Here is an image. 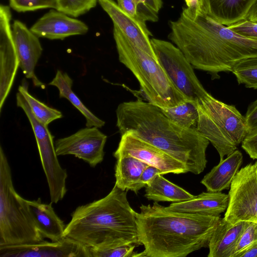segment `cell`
I'll return each mask as SVG.
<instances>
[{
	"label": "cell",
	"mask_w": 257,
	"mask_h": 257,
	"mask_svg": "<svg viewBox=\"0 0 257 257\" xmlns=\"http://www.w3.org/2000/svg\"><path fill=\"white\" fill-rule=\"evenodd\" d=\"M168 38L183 53L194 69L212 77L231 72L240 63L257 58V41L242 37L204 12L194 18L181 13L170 22Z\"/></svg>",
	"instance_id": "6da1fadb"
},
{
	"label": "cell",
	"mask_w": 257,
	"mask_h": 257,
	"mask_svg": "<svg viewBox=\"0 0 257 257\" xmlns=\"http://www.w3.org/2000/svg\"><path fill=\"white\" fill-rule=\"evenodd\" d=\"M121 135L130 132L183 164L188 172L200 174L207 165L209 141L196 127L186 128L169 118L161 108L141 100L123 102L116 110Z\"/></svg>",
	"instance_id": "7a4b0ae2"
},
{
	"label": "cell",
	"mask_w": 257,
	"mask_h": 257,
	"mask_svg": "<svg viewBox=\"0 0 257 257\" xmlns=\"http://www.w3.org/2000/svg\"><path fill=\"white\" fill-rule=\"evenodd\" d=\"M136 212L142 256L185 257L208 247L220 216L174 211L157 202Z\"/></svg>",
	"instance_id": "3957f363"
},
{
	"label": "cell",
	"mask_w": 257,
	"mask_h": 257,
	"mask_svg": "<svg viewBox=\"0 0 257 257\" xmlns=\"http://www.w3.org/2000/svg\"><path fill=\"white\" fill-rule=\"evenodd\" d=\"M136 214L128 201L127 191L114 185L104 197L75 209L63 237L89 248L140 245Z\"/></svg>",
	"instance_id": "277c9868"
},
{
	"label": "cell",
	"mask_w": 257,
	"mask_h": 257,
	"mask_svg": "<svg viewBox=\"0 0 257 257\" xmlns=\"http://www.w3.org/2000/svg\"><path fill=\"white\" fill-rule=\"evenodd\" d=\"M113 35L119 61L138 80L148 102L161 108H168L188 100L173 85L158 61L134 44L115 26Z\"/></svg>",
	"instance_id": "5b68a950"
},
{
	"label": "cell",
	"mask_w": 257,
	"mask_h": 257,
	"mask_svg": "<svg viewBox=\"0 0 257 257\" xmlns=\"http://www.w3.org/2000/svg\"><path fill=\"white\" fill-rule=\"evenodd\" d=\"M44 237L38 230L26 199L15 190L10 166L0 147V246L33 244Z\"/></svg>",
	"instance_id": "8992f818"
},
{
	"label": "cell",
	"mask_w": 257,
	"mask_h": 257,
	"mask_svg": "<svg viewBox=\"0 0 257 257\" xmlns=\"http://www.w3.org/2000/svg\"><path fill=\"white\" fill-rule=\"evenodd\" d=\"M198 118L196 128L214 147L220 161L231 154L248 133L245 117L236 108L209 93L197 102Z\"/></svg>",
	"instance_id": "52a82bcc"
},
{
	"label": "cell",
	"mask_w": 257,
	"mask_h": 257,
	"mask_svg": "<svg viewBox=\"0 0 257 257\" xmlns=\"http://www.w3.org/2000/svg\"><path fill=\"white\" fill-rule=\"evenodd\" d=\"M17 105L25 112L29 120L36 138L40 160L49 189L51 202L57 203L64 197L67 188V171L62 168L57 158L54 137L48 126L40 122L34 115L23 95L18 92L16 95Z\"/></svg>",
	"instance_id": "ba28073f"
},
{
	"label": "cell",
	"mask_w": 257,
	"mask_h": 257,
	"mask_svg": "<svg viewBox=\"0 0 257 257\" xmlns=\"http://www.w3.org/2000/svg\"><path fill=\"white\" fill-rule=\"evenodd\" d=\"M151 42L158 62L169 79L188 100L197 102L209 94L196 76L194 68L177 46L156 38L151 39Z\"/></svg>",
	"instance_id": "9c48e42d"
},
{
	"label": "cell",
	"mask_w": 257,
	"mask_h": 257,
	"mask_svg": "<svg viewBox=\"0 0 257 257\" xmlns=\"http://www.w3.org/2000/svg\"><path fill=\"white\" fill-rule=\"evenodd\" d=\"M228 194L229 203L224 217L226 221L232 224L257 222V161L238 171Z\"/></svg>",
	"instance_id": "30bf717a"
},
{
	"label": "cell",
	"mask_w": 257,
	"mask_h": 257,
	"mask_svg": "<svg viewBox=\"0 0 257 257\" xmlns=\"http://www.w3.org/2000/svg\"><path fill=\"white\" fill-rule=\"evenodd\" d=\"M107 136L96 127H86L55 143L57 156L74 155L91 167L100 163L104 156Z\"/></svg>",
	"instance_id": "8fae6325"
},
{
	"label": "cell",
	"mask_w": 257,
	"mask_h": 257,
	"mask_svg": "<svg viewBox=\"0 0 257 257\" xmlns=\"http://www.w3.org/2000/svg\"><path fill=\"white\" fill-rule=\"evenodd\" d=\"M113 156L115 158L123 156L134 157L158 168L162 175L188 172L183 164L128 132L121 135L118 147Z\"/></svg>",
	"instance_id": "7c38bea8"
},
{
	"label": "cell",
	"mask_w": 257,
	"mask_h": 257,
	"mask_svg": "<svg viewBox=\"0 0 257 257\" xmlns=\"http://www.w3.org/2000/svg\"><path fill=\"white\" fill-rule=\"evenodd\" d=\"M12 14L6 5L0 6V110L13 86L20 62L11 24Z\"/></svg>",
	"instance_id": "4fadbf2b"
},
{
	"label": "cell",
	"mask_w": 257,
	"mask_h": 257,
	"mask_svg": "<svg viewBox=\"0 0 257 257\" xmlns=\"http://www.w3.org/2000/svg\"><path fill=\"white\" fill-rule=\"evenodd\" d=\"M0 257H92L90 248L69 237L56 241L0 246Z\"/></svg>",
	"instance_id": "5bb4252c"
},
{
	"label": "cell",
	"mask_w": 257,
	"mask_h": 257,
	"mask_svg": "<svg viewBox=\"0 0 257 257\" xmlns=\"http://www.w3.org/2000/svg\"><path fill=\"white\" fill-rule=\"evenodd\" d=\"M98 3L111 19L113 26L134 44L158 61L150 38L152 34L145 21L131 16L113 0H98Z\"/></svg>",
	"instance_id": "9a60e30c"
},
{
	"label": "cell",
	"mask_w": 257,
	"mask_h": 257,
	"mask_svg": "<svg viewBox=\"0 0 257 257\" xmlns=\"http://www.w3.org/2000/svg\"><path fill=\"white\" fill-rule=\"evenodd\" d=\"M14 41L20 62V67L25 76L32 80L35 86L45 88L35 73V68L43 49L39 38L25 24L16 20L12 25Z\"/></svg>",
	"instance_id": "2e32d148"
},
{
	"label": "cell",
	"mask_w": 257,
	"mask_h": 257,
	"mask_svg": "<svg viewBox=\"0 0 257 257\" xmlns=\"http://www.w3.org/2000/svg\"><path fill=\"white\" fill-rule=\"evenodd\" d=\"M30 30L38 37L63 40L71 36L84 35L88 32V27L79 20L52 10L40 18Z\"/></svg>",
	"instance_id": "e0dca14e"
},
{
	"label": "cell",
	"mask_w": 257,
	"mask_h": 257,
	"mask_svg": "<svg viewBox=\"0 0 257 257\" xmlns=\"http://www.w3.org/2000/svg\"><path fill=\"white\" fill-rule=\"evenodd\" d=\"M26 202L36 227L44 238L56 241L63 237L66 225L55 213L51 202L44 203L39 198L26 200Z\"/></svg>",
	"instance_id": "ac0fdd59"
},
{
	"label": "cell",
	"mask_w": 257,
	"mask_h": 257,
	"mask_svg": "<svg viewBox=\"0 0 257 257\" xmlns=\"http://www.w3.org/2000/svg\"><path fill=\"white\" fill-rule=\"evenodd\" d=\"M228 203V194L208 191L187 201L173 203L167 208L176 212L220 216L226 211Z\"/></svg>",
	"instance_id": "d6986e66"
},
{
	"label": "cell",
	"mask_w": 257,
	"mask_h": 257,
	"mask_svg": "<svg viewBox=\"0 0 257 257\" xmlns=\"http://www.w3.org/2000/svg\"><path fill=\"white\" fill-rule=\"evenodd\" d=\"M247 221L232 224L224 217L220 219L210 239L208 257H232Z\"/></svg>",
	"instance_id": "ffe728a7"
},
{
	"label": "cell",
	"mask_w": 257,
	"mask_h": 257,
	"mask_svg": "<svg viewBox=\"0 0 257 257\" xmlns=\"http://www.w3.org/2000/svg\"><path fill=\"white\" fill-rule=\"evenodd\" d=\"M255 0H202V11L226 26L244 20Z\"/></svg>",
	"instance_id": "44dd1931"
},
{
	"label": "cell",
	"mask_w": 257,
	"mask_h": 257,
	"mask_svg": "<svg viewBox=\"0 0 257 257\" xmlns=\"http://www.w3.org/2000/svg\"><path fill=\"white\" fill-rule=\"evenodd\" d=\"M241 153L237 150L220 161L204 176L201 183L209 192H221L230 188L242 162Z\"/></svg>",
	"instance_id": "7402d4cb"
},
{
	"label": "cell",
	"mask_w": 257,
	"mask_h": 257,
	"mask_svg": "<svg viewBox=\"0 0 257 257\" xmlns=\"http://www.w3.org/2000/svg\"><path fill=\"white\" fill-rule=\"evenodd\" d=\"M116 159L115 185L123 191L131 190L137 194L139 180L149 165L131 156H119Z\"/></svg>",
	"instance_id": "603a6c76"
},
{
	"label": "cell",
	"mask_w": 257,
	"mask_h": 257,
	"mask_svg": "<svg viewBox=\"0 0 257 257\" xmlns=\"http://www.w3.org/2000/svg\"><path fill=\"white\" fill-rule=\"evenodd\" d=\"M145 197L155 202L178 203L190 200L194 195L158 175L146 187Z\"/></svg>",
	"instance_id": "cb8c5ba5"
},
{
	"label": "cell",
	"mask_w": 257,
	"mask_h": 257,
	"mask_svg": "<svg viewBox=\"0 0 257 257\" xmlns=\"http://www.w3.org/2000/svg\"><path fill=\"white\" fill-rule=\"evenodd\" d=\"M49 85L56 87L59 92V97L68 99L82 113L86 118V127L100 128L105 124V121L92 113L73 91V80L66 73L58 70Z\"/></svg>",
	"instance_id": "d4e9b609"
},
{
	"label": "cell",
	"mask_w": 257,
	"mask_h": 257,
	"mask_svg": "<svg viewBox=\"0 0 257 257\" xmlns=\"http://www.w3.org/2000/svg\"><path fill=\"white\" fill-rule=\"evenodd\" d=\"M161 109L169 118L180 126L186 128L196 127L198 118L197 102L187 100L174 107Z\"/></svg>",
	"instance_id": "484cf974"
},
{
	"label": "cell",
	"mask_w": 257,
	"mask_h": 257,
	"mask_svg": "<svg viewBox=\"0 0 257 257\" xmlns=\"http://www.w3.org/2000/svg\"><path fill=\"white\" fill-rule=\"evenodd\" d=\"M18 90L25 97L36 118L46 126L54 120L62 117L59 110L50 107L33 97L28 91V85L24 80Z\"/></svg>",
	"instance_id": "4316f807"
},
{
	"label": "cell",
	"mask_w": 257,
	"mask_h": 257,
	"mask_svg": "<svg viewBox=\"0 0 257 257\" xmlns=\"http://www.w3.org/2000/svg\"><path fill=\"white\" fill-rule=\"evenodd\" d=\"M232 72L238 84H243L247 88L257 89V58L239 64Z\"/></svg>",
	"instance_id": "83f0119b"
},
{
	"label": "cell",
	"mask_w": 257,
	"mask_h": 257,
	"mask_svg": "<svg viewBox=\"0 0 257 257\" xmlns=\"http://www.w3.org/2000/svg\"><path fill=\"white\" fill-rule=\"evenodd\" d=\"M97 0H56V10L73 17L83 15L94 8Z\"/></svg>",
	"instance_id": "f1b7e54d"
},
{
	"label": "cell",
	"mask_w": 257,
	"mask_h": 257,
	"mask_svg": "<svg viewBox=\"0 0 257 257\" xmlns=\"http://www.w3.org/2000/svg\"><path fill=\"white\" fill-rule=\"evenodd\" d=\"M137 245L127 244L116 246H96L89 248L92 257H134Z\"/></svg>",
	"instance_id": "f546056e"
},
{
	"label": "cell",
	"mask_w": 257,
	"mask_h": 257,
	"mask_svg": "<svg viewBox=\"0 0 257 257\" xmlns=\"http://www.w3.org/2000/svg\"><path fill=\"white\" fill-rule=\"evenodd\" d=\"M255 243H257V222L247 221L232 257H237L239 253Z\"/></svg>",
	"instance_id": "4dcf8cb0"
},
{
	"label": "cell",
	"mask_w": 257,
	"mask_h": 257,
	"mask_svg": "<svg viewBox=\"0 0 257 257\" xmlns=\"http://www.w3.org/2000/svg\"><path fill=\"white\" fill-rule=\"evenodd\" d=\"M11 8L18 12L56 8V0H9Z\"/></svg>",
	"instance_id": "1f68e13d"
},
{
	"label": "cell",
	"mask_w": 257,
	"mask_h": 257,
	"mask_svg": "<svg viewBox=\"0 0 257 257\" xmlns=\"http://www.w3.org/2000/svg\"><path fill=\"white\" fill-rule=\"evenodd\" d=\"M227 27L242 37L257 41V23L242 20Z\"/></svg>",
	"instance_id": "d6a6232c"
},
{
	"label": "cell",
	"mask_w": 257,
	"mask_h": 257,
	"mask_svg": "<svg viewBox=\"0 0 257 257\" xmlns=\"http://www.w3.org/2000/svg\"><path fill=\"white\" fill-rule=\"evenodd\" d=\"M162 175V173L158 168L149 165L145 169L139 180L137 189L139 191L143 187L150 184L158 175Z\"/></svg>",
	"instance_id": "836d02e7"
},
{
	"label": "cell",
	"mask_w": 257,
	"mask_h": 257,
	"mask_svg": "<svg viewBox=\"0 0 257 257\" xmlns=\"http://www.w3.org/2000/svg\"><path fill=\"white\" fill-rule=\"evenodd\" d=\"M244 117L247 135L257 132V99L249 105Z\"/></svg>",
	"instance_id": "e575fe53"
},
{
	"label": "cell",
	"mask_w": 257,
	"mask_h": 257,
	"mask_svg": "<svg viewBox=\"0 0 257 257\" xmlns=\"http://www.w3.org/2000/svg\"><path fill=\"white\" fill-rule=\"evenodd\" d=\"M241 147L251 159L257 160V132L247 135Z\"/></svg>",
	"instance_id": "d590c367"
},
{
	"label": "cell",
	"mask_w": 257,
	"mask_h": 257,
	"mask_svg": "<svg viewBox=\"0 0 257 257\" xmlns=\"http://www.w3.org/2000/svg\"><path fill=\"white\" fill-rule=\"evenodd\" d=\"M186 8L183 9L182 12L186 16L194 18L202 11V0H185Z\"/></svg>",
	"instance_id": "8d00e7d4"
},
{
	"label": "cell",
	"mask_w": 257,
	"mask_h": 257,
	"mask_svg": "<svg viewBox=\"0 0 257 257\" xmlns=\"http://www.w3.org/2000/svg\"><path fill=\"white\" fill-rule=\"evenodd\" d=\"M138 3L144 7L158 13L161 9L163 2L162 0H136Z\"/></svg>",
	"instance_id": "74e56055"
},
{
	"label": "cell",
	"mask_w": 257,
	"mask_h": 257,
	"mask_svg": "<svg viewBox=\"0 0 257 257\" xmlns=\"http://www.w3.org/2000/svg\"><path fill=\"white\" fill-rule=\"evenodd\" d=\"M244 20L257 23V0H255L251 5Z\"/></svg>",
	"instance_id": "f35d334b"
},
{
	"label": "cell",
	"mask_w": 257,
	"mask_h": 257,
	"mask_svg": "<svg viewBox=\"0 0 257 257\" xmlns=\"http://www.w3.org/2000/svg\"><path fill=\"white\" fill-rule=\"evenodd\" d=\"M237 257H257V243L241 252Z\"/></svg>",
	"instance_id": "ab89813d"
},
{
	"label": "cell",
	"mask_w": 257,
	"mask_h": 257,
	"mask_svg": "<svg viewBox=\"0 0 257 257\" xmlns=\"http://www.w3.org/2000/svg\"><path fill=\"white\" fill-rule=\"evenodd\" d=\"M184 1H185V0H184Z\"/></svg>",
	"instance_id": "60d3db41"
}]
</instances>
